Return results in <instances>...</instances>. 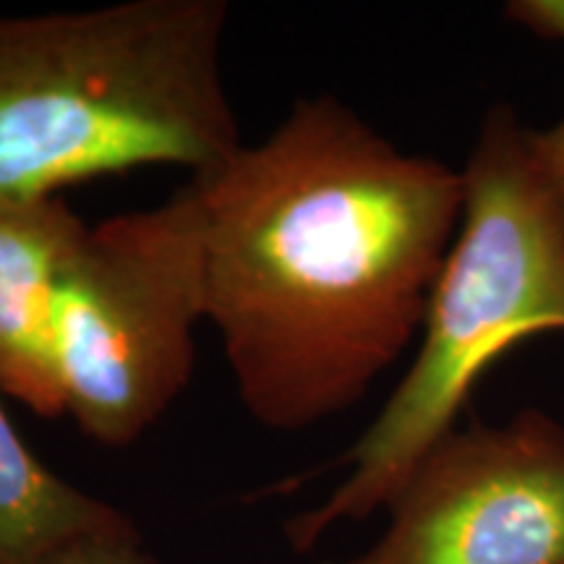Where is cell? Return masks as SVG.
<instances>
[{"label":"cell","mask_w":564,"mask_h":564,"mask_svg":"<svg viewBox=\"0 0 564 564\" xmlns=\"http://www.w3.org/2000/svg\"><path fill=\"white\" fill-rule=\"evenodd\" d=\"M133 528L121 510L42 465L0 400V564H66Z\"/></svg>","instance_id":"cell-7"},{"label":"cell","mask_w":564,"mask_h":564,"mask_svg":"<svg viewBox=\"0 0 564 564\" xmlns=\"http://www.w3.org/2000/svg\"><path fill=\"white\" fill-rule=\"evenodd\" d=\"M84 232L58 196L0 194V390L45 419L66 413L55 306Z\"/></svg>","instance_id":"cell-6"},{"label":"cell","mask_w":564,"mask_h":564,"mask_svg":"<svg viewBox=\"0 0 564 564\" xmlns=\"http://www.w3.org/2000/svg\"><path fill=\"white\" fill-rule=\"evenodd\" d=\"M505 13L539 37L564 42V0H512Z\"/></svg>","instance_id":"cell-9"},{"label":"cell","mask_w":564,"mask_h":564,"mask_svg":"<svg viewBox=\"0 0 564 564\" xmlns=\"http://www.w3.org/2000/svg\"><path fill=\"white\" fill-rule=\"evenodd\" d=\"M463 181V220L415 358L343 457V484L288 525L301 552L337 523L387 510L423 457L455 432L476 384L505 352L564 333V204L535 171L528 126L510 105L484 116Z\"/></svg>","instance_id":"cell-3"},{"label":"cell","mask_w":564,"mask_h":564,"mask_svg":"<svg viewBox=\"0 0 564 564\" xmlns=\"http://www.w3.org/2000/svg\"><path fill=\"white\" fill-rule=\"evenodd\" d=\"M343 564H564V426L539 408L455 429Z\"/></svg>","instance_id":"cell-5"},{"label":"cell","mask_w":564,"mask_h":564,"mask_svg":"<svg viewBox=\"0 0 564 564\" xmlns=\"http://www.w3.org/2000/svg\"><path fill=\"white\" fill-rule=\"evenodd\" d=\"M225 0H129L0 17V194L58 196L243 147L223 74Z\"/></svg>","instance_id":"cell-2"},{"label":"cell","mask_w":564,"mask_h":564,"mask_svg":"<svg viewBox=\"0 0 564 564\" xmlns=\"http://www.w3.org/2000/svg\"><path fill=\"white\" fill-rule=\"evenodd\" d=\"M188 186L204 322L251 419L303 432L361 403L421 335L463 220V171L316 95Z\"/></svg>","instance_id":"cell-1"},{"label":"cell","mask_w":564,"mask_h":564,"mask_svg":"<svg viewBox=\"0 0 564 564\" xmlns=\"http://www.w3.org/2000/svg\"><path fill=\"white\" fill-rule=\"evenodd\" d=\"M204 322L194 188L160 207L87 225L55 306L66 413L89 440L129 447L192 382Z\"/></svg>","instance_id":"cell-4"},{"label":"cell","mask_w":564,"mask_h":564,"mask_svg":"<svg viewBox=\"0 0 564 564\" xmlns=\"http://www.w3.org/2000/svg\"><path fill=\"white\" fill-rule=\"evenodd\" d=\"M528 150L535 171L564 204V118L544 131L528 129Z\"/></svg>","instance_id":"cell-8"},{"label":"cell","mask_w":564,"mask_h":564,"mask_svg":"<svg viewBox=\"0 0 564 564\" xmlns=\"http://www.w3.org/2000/svg\"><path fill=\"white\" fill-rule=\"evenodd\" d=\"M66 564H154L150 552L141 544L137 528L116 539H105L100 544H91Z\"/></svg>","instance_id":"cell-10"}]
</instances>
